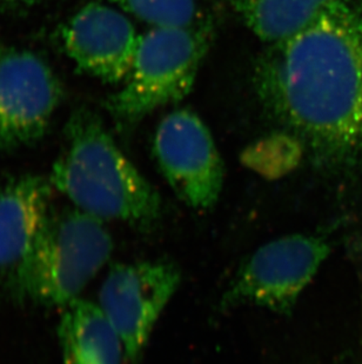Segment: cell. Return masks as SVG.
Masks as SVG:
<instances>
[{"mask_svg":"<svg viewBox=\"0 0 362 364\" xmlns=\"http://www.w3.org/2000/svg\"><path fill=\"white\" fill-rule=\"evenodd\" d=\"M267 111L325 175H362V0H329L270 44L254 73Z\"/></svg>","mask_w":362,"mask_h":364,"instance_id":"1","label":"cell"},{"mask_svg":"<svg viewBox=\"0 0 362 364\" xmlns=\"http://www.w3.org/2000/svg\"><path fill=\"white\" fill-rule=\"evenodd\" d=\"M65 146L52 168L55 189L98 220L152 232L163 218L155 188L118 148L99 118L78 110L66 127Z\"/></svg>","mask_w":362,"mask_h":364,"instance_id":"2","label":"cell"},{"mask_svg":"<svg viewBox=\"0 0 362 364\" xmlns=\"http://www.w3.org/2000/svg\"><path fill=\"white\" fill-rule=\"evenodd\" d=\"M112 251V237L103 220L75 206L51 211L24 258L7 277V289L19 302L64 308L79 299Z\"/></svg>","mask_w":362,"mask_h":364,"instance_id":"3","label":"cell"},{"mask_svg":"<svg viewBox=\"0 0 362 364\" xmlns=\"http://www.w3.org/2000/svg\"><path fill=\"white\" fill-rule=\"evenodd\" d=\"M209 21L154 26L141 36L130 73L107 107L116 121L134 124L191 92L212 39Z\"/></svg>","mask_w":362,"mask_h":364,"instance_id":"4","label":"cell"},{"mask_svg":"<svg viewBox=\"0 0 362 364\" xmlns=\"http://www.w3.org/2000/svg\"><path fill=\"white\" fill-rule=\"evenodd\" d=\"M331 251L324 235H287L263 244L240 265L219 310L250 304L288 315Z\"/></svg>","mask_w":362,"mask_h":364,"instance_id":"5","label":"cell"},{"mask_svg":"<svg viewBox=\"0 0 362 364\" xmlns=\"http://www.w3.org/2000/svg\"><path fill=\"white\" fill-rule=\"evenodd\" d=\"M180 282V268L166 258L111 267L97 304L123 342L125 363L141 364L154 326Z\"/></svg>","mask_w":362,"mask_h":364,"instance_id":"6","label":"cell"},{"mask_svg":"<svg viewBox=\"0 0 362 364\" xmlns=\"http://www.w3.org/2000/svg\"><path fill=\"white\" fill-rule=\"evenodd\" d=\"M154 156L168 186L195 211L216 205L225 166L209 129L192 111H173L158 125Z\"/></svg>","mask_w":362,"mask_h":364,"instance_id":"7","label":"cell"},{"mask_svg":"<svg viewBox=\"0 0 362 364\" xmlns=\"http://www.w3.org/2000/svg\"><path fill=\"white\" fill-rule=\"evenodd\" d=\"M62 97V84L48 63L0 41V151L44 137Z\"/></svg>","mask_w":362,"mask_h":364,"instance_id":"8","label":"cell"},{"mask_svg":"<svg viewBox=\"0 0 362 364\" xmlns=\"http://www.w3.org/2000/svg\"><path fill=\"white\" fill-rule=\"evenodd\" d=\"M141 36L121 11L102 3L82 7L62 28L66 55L79 71L103 82H124Z\"/></svg>","mask_w":362,"mask_h":364,"instance_id":"9","label":"cell"},{"mask_svg":"<svg viewBox=\"0 0 362 364\" xmlns=\"http://www.w3.org/2000/svg\"><path fill=\"white\" fill-rule=\"evenodd\" d=\"M50 177L25 175L0 188V279L14 272L51 213Z\"/></svg>","mask_w":362,"mask_h":364,"instance_id":"10","label":"cell"},{"mask_svg":"<svg viewBox=\"0 0 362 364\" xmlns=\"http://www.w3.org/2000/svg\"><path fill=\"white\" fill-rule=\"evenodd\" d=\"M64 364H124L123 342L99 306L78 299L64 306L58 328Z\"/></svg>","mask_w":362,"mask_h":364,"instance_id":"11","label":"cell"},{"mask_svg":"<svg viewBox=\"0 0 362 364\" xmlns=\"http://www.w3.org/2000/svg\"><path fill=\"white\" fill-rule=\"evenodd\" d=\"M329 0H229L261 41L273 44L300 31Z\"/></svg>","mask_w":362,"mask_h":364,"instance_id":"12","label":"cell"},{"mask_svg":"<svg viewBox=\"0 0 362 364\" xmlns=\"http://www.w3.org/2000/svg\"><path fill=\"white\" fill-rule=\"evenodd\" d=\"M127 14L153 26H187L200 21L197 0H112Z\"/></svg>","mask_w":362,"mask_h":364,"instance_id":"13","label":"cell"},{"mask_svg":"<svg viewBox=\"0 0 362 364\" xmlns=\"http://www.w3.org/2000/svg\"><path fill=\"white\" fill-rule=\"evenodd\" d=\"M40 1L41 0H0V7H11V9L28 7Z\"/></svg>","mask_w":362,"mask_h":364,"instance_id":"14","label":"cell"}]
</instances>
